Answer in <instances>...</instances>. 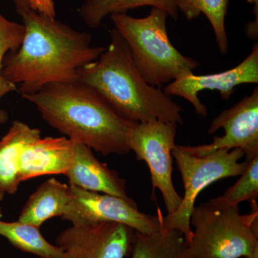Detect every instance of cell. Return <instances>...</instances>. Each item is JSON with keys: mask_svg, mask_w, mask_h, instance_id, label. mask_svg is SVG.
Segmentation results:
<instances>
[{"mask_svg": "<svg viewBox=\"0 0 258 258\" xmlns=\"http://www.w3.org/2000/svg\"><path fill=\"white\" fill-rule=\"evenodd\" d=\"M20 15L25 27L23 42L5 56L2 75L19 86L21 96L52 83L77 82L81 70L106 50L92 46L89 33L74 30L55 18L30 10Z\"/></svg>", "mask_w": 258, "mask_h": 258, "instance_id": "obj_1", "label": "cell"}, {"mask_svg": "<svg viewBox=\"0 0 258 258\" xmlns=\"http://www.w3.org/2000/svg\"><path fill=\"white\" fill-rule=\"evenodd\" d=\"M43 119L67 138L81 142L103 156L131 152L128 137L136 122L120 117L104 99L77 81L52 83L22 96Z\"/></svg>", "mask_w": 258, "mask_h": 258, "instance_id": "obj_2", "label": "cell"}, {"mask_svg": "<svg viewBox=\"0 0 258 258\" xmlns=\"http://www.w3.org/2000/svg\"><path fill=\"white\" fill-rule=\"evenodd\" d=\"M111 41L98 59L81 70L79 82L92 88L118 115L129 121L159 120L182 124L183 110L161 88L144 79L130 51L115 28Z\"/></svg>", "mask_w": 258, "mask_h": 258, "instance_id": "obj_3", "label": "cell"}, {"mask_svg": "<svg viewBox=\"0 0 258 258\" xmlns=\"http://www.w3.org/2000/svg\"><path fill=\"white\" fill-rule=\"evenodd\" d=\"M168 16L166 12L155 8L143 18L126 13L110 15L114 28L128 47L136 68L154 87L161 88L191 74L199 66L198 61L182 55L171 43L166 30Z\"/></svg>", "mask_w": 258, "mask_h": 258, "instance_id": "obj_4", "label": "cell"}, {"mask_svg": "<svg viewBox=\"0 0 258 258\" xmlns=\"http://www.w3.org/2000/svg\"><path fill=\"white\" fill-rule=\"evenodd\" d=\"M248 215L239 205L211 200L194 208L190 225L195 227L189 248L195 258H244L258 249V208L252 200Z\"/></svg>", "mask_w": 258, "mask_h": 258, "instance_id": "obj_5", "label": "cell"}, {"mask_svg": "<svg viewBox=\"0 0 258 258\" xmlns=\"http://www.w3.org/2000/svg\"><path fill=\"white\" fill-rule=\"evenodd\" d=\"M171 154L181 174L184 194L179 208L163 215L161 225L166 230L179 231L189 244L193 236L190 216L199 194L218 180L240 176L247 161L240 162L244 157L240 149H218L208 155L198 156L185 150L183 146L176 145Z\"/></svg>", "mask_w": 258, "mask_h": 258, "instance_id": "obj_6", "label": "cell"}, {"mask_svg": "<svg viewBox=\"0 0 258 258\" xmlns=\"http://www.w3.org/2000/svg\"><path fill=\"white\" fill-rule=\"evenodd\" d=\"M177 124L155 120L137 123L129 131L128 142L137 160L147 163L152 179V199L156 189L159 190L165 204L167 214L179 208L182 197L174 188L172 181L173 157L176 147Z\"/></svg>", "mask_w": 258, "mask_h": 258, "instance_id": "obj_7", "label": "cell"}, {"mask_svg": "<svg viewBox=\"0 0 258 258\" xmlns=\"http://www.w3.org/2000/svg\"><path fill=\"white\" fill-rule=\"evenodd\" d=\"M71 199L61 219L74 226L96 225L103 222L123 224L142 234L161 230L163 214L151 215L139 212L135 201L107 194L88 191L69 184Z\"/></svg>", "mask_w": 258, "mask_h": 258, "instance_id": "obj_8", "label": "cell"}, {"mask_svg": "<svg viewBox=\"0 0 258 258\" xmlns=\"http://www.w3.org/2000/svg\"><path fill=\"white\" fill-rule=\"evenodd\" d=\"M223 128L225 135L214 137L211 144L183 146L185 150L195 155L204 156L218 149H240L246 160L258 155V88L249 96L229 109L224 110L212 120L209 134Z\"/></svg>", "mask_w": 258, "mask_h": 258, "instance_id": "obj_9", "label": "cell"}, {"mask_svg": "<svg viewBox=\"0 0 258 258\" xmlns=\"http://www.w3.org/2000/svg\"><path fill=\"white\" fill-rule=\"evenodd\" d=\"M134 232L116 222L71 225L56 237L55 244L62 249L58 258H127Z\"/></svg>", "mask_w": 258, "mask_h": 258, "instance_id": "obj_10", "label": "cell"}, {"mask_svg": "<svg viewBox=\"0 0 258 258\" xmlns=\"http://www.w3.org/2000/svg\"><path fill=\"white\" fill-rule=\"evenodd\" d=\"M258 83V44L250 54L233 69L208 75L186 74L166 85L164 91L169 96L181 97L195 108L197 114L206 117L208 108L198 97L205 90L217 91L222 99L228 100L237 86L244 83Z\"/></svg>", "mask_w": 258, "mask_h": 258, "instance_id": "obj_11", "label": "cell"}, {"mask_svg": "<svg viewBox=\"0 0 258 258\" xmlns=\"http://www.w3.org/2000/svg\"><path fill=\"white\" fill-rule=\"evenodd\" d=\"M75 141L67 137L40 138L24 148L19 158L20 182L43 175L66 174L74 158Z\"/></svg>", "mask_w": 258, "mask_h": 258, "instance_id": "obj_12", "label": "cell"}, {"mask_svg": "<svg viewBox=\"0 0 258 258\" xmlns=\"http://www.w3.org/2000/svg\"><path fill=\"white\" fill-rule=\"evenodd\" d=\"M69 184L81 189L107 194L134 202L126 193V181L116 171L98 160L92 149L81 142L75 141L72 164L64 174Z\"/></svg>", "mask_w": 258, "mask_h": 258, "instance_id": "obj_13", "label": "cell"}, {"mask_svg": "<svg viewBox=\"0 0 258 258\" xmlns=\"http://www.w3.org/2000/svg\"><path fill=\"white\" fill-rule=\"evenodd\" d=\"M41 138L40 129L15 120L0 140V201L5 195H15L20 181L19 158L24 148Z\"/></svg>", "mask_w": 258, "mask_h": 258, "instance_id": "obj_14", "label": "cell"}, {"mask_svg": "<svg viewBox=\"0 0 258 258\" xmlns=\"http://www.w3.org/2000/svg\"><path fill=\"white\" fill-rule=\"evenodd\" d=\"M71 199L69 185L51 178L30 195L22 210L18 222L40 228L44 222L63 215Z\"/></svg>", "mask_w": 258, "mask_h": 258, "instance_id": "obj_15", "label": "cell"}, {"mask_svg": "<svg viewBox=\"0 0 258 258\" xmlns=\"http://www.w3.org/2000/svg\"><path fill=\"white\" fill-rule=\"evenodd\" d=\"M130 258H195L184 235L177 230L149 234L134 232Z\"/></svg>", "mask_w": 258, "mask_h": 258, "instance_id": "obj_16", "label": "cell"}, {"mask_svg": "<svg viewBox=\"0 0 258 258\" xmlns=\"http://www.w3.org/2000/svg\"><path fill=\"white\" fill-rule=\"evenodd\" d=\"M144 6L164 10L174 20L179 18L175 0H84L79 8V13L88 27L96 29L108 15L126 13L129 10Z\"/></svg>", "mask_w": 258, "mask_h": 258, "instance_id": "obj_17", "label": "cell"}, {"mask_svg": "<svg viewBox=\"0 0 258 258\" xmlns=\"http://www.w3.org/2000/svg\"><path fill=\"white\" fill-rule=\"evenodd\" d=\"M0 235L17 249L40 258H58L62 253L60 247L45 240L40 228L28 224L0 220Z\"/></svg>", "mask_w": 258, "mask_h": 258, "instance_id": "obj_18", "label": "cell"}, {"mask_svg": "<svg viewBox=\"0 0 258 258\" xmlns=\"http://www.w3.org/2000/svg\"><path fill=\"white\" fill-rule=\"evenodd\" d=\"M178 10L189 21L198 18L201 14L207 17L215 34L220 53L227 54L228 40L225 29V18L229 0H175Z\"/></svg>", "mask_w": 258, "mask_h": 258, "instance_id": "obj_19", "label": "cell"}, {"mask_svg": "<svg viewBox=\"0 0 258 258\" xmlns=\"http://www.w3.org/2000/svg\"><path fill=\"white\" fill-rule=\"evenodd\" d=\"M247 161V167L237 182L226 190L223 195L210 199L212 201L223 205H239L242 202L257 200L258 155Z\"/></svg>", "mask_w": 258, "mask_h": 258, "instance_id": "obj_20", "label": "cell"}, {"mask_svg": "<svg viewBox=\"0 0 258 258\" xmlns=\"http://www.w3.org/2000/svg\"><path fill=\"white\" fill-rule=\"evenodd\" d=\"M25 35L23 24L10 21L0 14V100L7 94L18 91V86L3 77L2 71L7 54L18 50Z\"/></svg>", "mask_w": 258, "mask_h": 258, "instance_id": "obj_21", "label": "cell"}, {"mask_svg": "<svg viewBox=\"0 0 258 258\" xmlns=\"http://www.w3.org/2000/svg\"><path fill=\"white\" fill-rule=\"evenodd\" d=\"M17 12L20 14L25 10H30L55 18V7L54 0H13Z\"/></svg>", "mask_w": 258, "mask_h": 258, "instance_id": "obj_22", "label": "cell"}, {"mask_svg": "<svg viewBox=\"0 0 258 258\" xmlns=\"http://www.w3.org/2000/svg\"><path fill=\"white\" fill-rule=\"evenodd\" d=\"M250 3H253L254 15L255 19L252 23H249L247 27L252 31H258V0H249Z\"/></svg>", "mask_w": 258, "mask_h": 258, "instance_id": "obj_23", "label": "cell"}, {"mask_svg": "<svg viewBox=\"0 0 258 258\" xmlns=\"http://www.w3.org/2000/svg\"><path fill=\"white\" fill-rule=\"evenodd\" d=\"M8 118H9V115L8 112L0 108V124L8 121Z\"/></svg>", "mask_w": 258, "mask_h": 258, "instance_id": "obj_24", "label": "cell"}, {"mask_svg": "<svg viewBox=\"0 0 258 258\" xmlns=\"http://www.w3.org/2000/svg\"><path fill=\"white\" fill-rule=\"evenodd\" d=\"M245 258H258V249L257 250L254 251L253 253L251 254V255H249L248 257Z\"/></svg>", "mask_w": 258, "mask_h": 258, "instance_id": "obj_25", "label": "cell"}, {"mask_svg": "<svg viewBox=\"0 0 258 258\" xmlns=\"http://www.w3.org/2000/svg\"><path fill=\"white\" fill-rule=\"evenodd\" d=\"M3 209H2L1 207H0V218L3 217Z\"/></svg>", "mask_w": 258, "mask_h": 258, "instance_id": "obj_26", "label": "cell"}]
</instances>
